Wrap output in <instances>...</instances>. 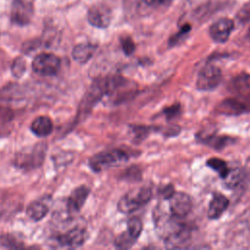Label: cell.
<instances>
[{"label":"cell","instance_id":"1","mask_svg":"<svg viewBox=\"0 0 250 250\" xmlns=\"http://www.w3.org/2000/svg\"><path fill=\"white\" fill-rule=\"evenodd\" d=\"M129 155L121 149H110L102 151L89 159V166L95 172H102L104 170L119 166L127 162Z\"/></svg>","mask_w":250,"mask_h":250},{"label":"cell","instance_id":"2","mask_svg":"<svg viewBox=\"0 0 250 250\" xmlns=\"http://www.w3.org/2000/svg\"><path fill=\"white\" fill-rule=\"evenodd\" d=\"M215 111L221 115L236 116L250 112V92L223 100Z\"/></svg>","mask_w":250,"mask_h":250},{"label":"cell","instance_id":"3","mask_svg":"<svg viewBox=\"0 0 250 250\" xmlns=\"http://www.w3.org/2000/svg\"><path fill=\"white\" fill-rule=\"evenodd\" d=\"M47 150L45 143L35 145L30 150H24L17 154L15 165L22 170H32L42 165Z\"/></svg>","mask_w":250,"mask_h":250},{"label":"cell","instance_id":"4","mask_svg":"<svg viewBox=\"0 0 250 250\" xmlns=\"http://www.w3.org/2000/svg\"><path fill=\"white\" fill-rule=\"evenodd\" d=\"M31 66L33 71L41 76H53L58 73L61 61L54 54L42 53L34 58Z\"/></svg>","mask_w":250,"mask_h":250},{"label":"cell","instance_id":"5","mask_svg":"<svg viewBox=\"0 0 250 250\" xmlns=\"http://www.w3.org/2000/svg\"><path fill=\"white\" fill-rule=\"evenodd\" d=\"M222 81V71L214 64H207L198 73L196 88L200 91H210L215 89Z\"/></svg>","mask_w":250,"mask_h":250},{"label":"cell","instance_id":"6","mask_svg":"<svg viewBox=\"0 0 250 250\" xmlns=\"http://www.w3.org/2000/svg\"><path fill=\"white\" fill-rule=\"evenodd\" d=\"M111 10L105 4H95L87 13V19L90 24L98 28H106L111 21Z\"/></svg>","mask_w":250,"mask_h":250},{"label":"cell","instance_id":"7","mask_svg":"<svg viewBox=\"0 0 250 250\" xmlns=\"http://www.w3.org/2000/svg\"><path fill=\"white\" fill-rule=\"evenodd\" d=\"M169 207L172 216L178 219L187 217L192 208V201L188 194L185 192H176L169 198Z\"/></svg>","mask_w":250,"mask_h":250},{"label":"cell","instance_id":"8","mask_svg":"<svg viewBox=\"0 0 250 250\" xmlns=\"http://www.w3.org/2000/svg\"><path fill=\"white\" fill-rule=\"evenodd\" d=\"M33 16V7L25 0H13L11 7V21L19 25L29 23Z\"/></svg>","mask_w":250,"mask_h":250},{"label":"cell","instance_id":"9","mask_svg":"<svg viewBox=\"0 0 250 250\" xmlns=\"http://www.w3.org/2000/svg\"><path fill=\"white\" fill-rule=\"evenodd\" d=\"M234 28V22L228 18H222L213 22L209 28L210 37L218 43H225Z\"/></svg>","mask_w":250,"mask_h":250},{"label":"cell","instance_id":"10","mask_svg":"<svg viewBox=\"0 0 250 250\" xmlns=\"http://www.w3.org/2000/svg\"><path fill=\"white\" fill-rule=\"evenodd\" d=\"M87 239V232L80 228H74L58 236V244L66 248L80 247Z\"/></svg>","mask_w":250,"mask_h":250},{"label":"cell","instance_id":"11","mask_svg":"<svg viewBox=\"0 0 250 250\" xmlns=\"http://www.w3.org/2000/svg\"><path fill=\"white\" fill-rule=\"evenodd\" d=\"M90 188L86 186H80L73 189L66 200V207L69 213H77L83 207L88 195Z\"/></svg>","mask_w":250,"mask_h":250},{"label":"cell","instance_id":"12","mask_svg":"<svg viewBox=\"0 0 250 250\" xmlns=\"http://www.w3.org/2000/svg\"><path fill=\"white\" fill-rule=\"evenodd\" d=\"M228 206H229V199L226 196H224L221 193L215 194L209 203L208 212H207L208 218L211 220H216L220 218L222 214L226 211Z\"/></svg>","mask_w":250,"mask_h":250},{"label":"cell","instance_id":"13","mask_svg":"<svg viewBox=\"0 0 250 250\" xmlns=\"http://www.w3.org/2000/svg\"><path fill=\"white\" fill-rule=\"evenodd\" d=\"M97 50V45L86 42L77 44L72 50V58L74 61L80 63L87 62L95 54Z\"/></svg>","mask_w":250,"mask_h":250},{"label":"cell","instance_id":"14","mask_svg":"<svg viewBox=\"0 0 250 250\" xmlns=\"http://www.w3.org/2000/svg\"><path fill=\"white\" fill-rule=\"evenodd\" d=\"M229 89L232 94L241 95L250 92V74L241 72L234 76L229 85Z\"/></svg>","mask_w":250,"mask_h":250},{"label":"cell","instance_id":"15","mask_svg":"<svg viewBox=\"0 0 250 250\" xmlns=\"http://www.w3.org/2000/svg\"><path fill=\"white\" fill-rule=\"evenodd\" d=\"M30 130L37 137H47L53 131V122L48 116H38L32 121Z\"/></svg>","mask_w":250,"mask_h":250},{"label":"cell","instance_id":"16","mask_svg":"<svg viewBox=\"0 0 250 250\" xmlns=\"http://www.w3.org/2000/svg\"><path fill=\"white\" fill-rule=\"evenodd\" d=\"M49 212V205L44 199L31 202L26 208V215L33 221L42 220Z\"/></svg>","mask_w":250,"mask_h":250},{"label":"cell","instance_id":"17","mask_svg":"<svg viewBox=\"0 0 250 250\" xmlns=\"http://www.w3.org/2000/svg\"><path fill=\"white\" fill-rule=\"evenodd\" d=\"M199 139L204 145H206L214 149H223L224 147L228 146L229 145H230L233 142V140L229 137L216 136L215 134L201 135Z\"/></svg>","mask_w":250,"mask_h":250},{"label":"cell","instance_id":"18","mask_svg":"<svg viewBox=\"0 0 250 250\" xmlns=\"http://www.w3.org/2000/svg\"><path fill=\"white\" fill-rule=\"evenodd\" d=\"M142 204L139 202L136 194H134V196L132 194H126L121 197L117 203L118 211L124 214L131 213L140 208Z\"/></svg>","mask_w":250,"mask_h":250},{"label":"cell","instance_id":"19","mask_svg":"<svg viewBox=\"0 0 250 250\" xmlns=\"http://www.w3.org/2000/svg\"><path fill=\"white\" fill-rule=\"evenodd\" d=\"M24 247L23 242L13 234H3L0 236V249H20Z\"/></svg>","mask_w":250,"mask_h":250},{"label":"cell","instance_id":"20","mask_svg":"<svg viewBox=\"0 0 250 250\" xmlns=\"http://www.w3.org/2000/svg\"><path fill=\"white\" fill-rule=\"evenodd\" d=\"M206 165L211 169L215 170L222 179H226L229 173V169L228 168L227 163L221 158H217V157L209 158L206 162Z\"/></svg>","mask_w":250,"mask_h":250},{"label":"cell","instance_id":"21","mask_svg":"<svg viewBox=\"0 0 250 250\" xmlns=\"http://www.w3.org/2000/svg\"><path fill=\"white\" fill-rule=\"evenodd\" d=\"M129 234L134 238V239H138L142 233L143 230V223L141 221V219L137 218V217H132L128 220L127 222V229H126Z\"/></svg>","mask_w":250,"mask_h":250},{"label":"cell","instance_id":"22","mask_svg":"<svg viewBox=\"0 0 250 250\" xmlns=\"http://www.w3.org/2000/svg\"><path fill=\"white\" fill-rule=\"evenodd\" d=\"M135 242H136V239H134L126 230L120 233L118 236H116L114 240V245L119 249H128L132 247Z\"/></svg>","mask_w":250,"mask_h":250},{"label":"cell","instance_id":"23","mask_svg":"<svg viewBox=\"0 0 250 250\" xmlns=\"http://www.w3.org/2000/svg\"><path fill=\"white\" fill-rule=\"evenodd\" d=\"M242 179H243V173L241 170L239 169L229 170V173L226 178V186L229 188H236L242 182Z\"/></svg>","mask_w":250,"mask_h":250},{"label":"cell","instance_id":"24","mask_svg":"<svg viewBox=\"0 0 250 250\" xmlns=\"http://www.w3.org/2000/svg\"><path fill=\"white\" fill-rule=\"evenodd\" d=\"M25 70H26V62L23 58L18 57L17 59H15L13 61L12 66H11V71L15 77H17V78L21 77L24 74Z\"/></svg>","mask_w":250,"mask_h":250},{"label":"cell","instance_id":"25","mask_svg":"<svg viewBox=\"0 0 250 250\" xmlns=\"http://www.w3.org/2000/svg\"><path fill=\"white\" fill-rule=\"evenodd\" d=\"M120 44H121V48L123 50V52L125 53V55L130 56L131 54L134 53L136 46L134 41L132 40L131 37L126 36V37H121L120 38Z\"/></svg>","mask_w":250,"mask_h":250},{"label":"cell","instance_id":"26","mask_svg":"<svg viewBox=\"0 0 250 250\" xmlns=\"http://www.w3.org/2000/svg\"><path fill=\"white\" fill-rule=\"evenodd\" d=\"M136 195H137L139 202L142 205H144L150 200L152 193H151V189L149 188H142L140 190H138L136 192Z\"/></svg>","mask_w":250,"mask_h":250},{"label":"cell","instance_id":"27","mask_svg":"<svg viewBox=\"0 0 250 250\" xmlns=\"http://www.w3.org/2000/svg\"><path fill=\"white\" fill-rule=\"evenodd\" d=\"M237 19L240 22H247L250 21V2L246 3L237 13Z\"/></svg>","mask_w":250,"mask_h":250},{"label":"cell","instance_id":"28","mask_svg":"<svg viewBox=\"0 0 250 250\" xmlns=\"http://www.w3.org/2000/svg\"><path fill=\"white\" fill-rule=\"evenodd\" d=\"M163 113L165 114L167 119H172L181 113V105L179 104H175L171 106L165 107L163 109Z\"/></svg>","mask_w":250,"mask_h":250},{"label":"cell","instance_id":"29","mask_svg":"<svg viewBox=\"0 0 250 250\" xmlns=\"http://www.w3.org/2000/svg\"><path fill=\"white\" fill-rule=\"evenodd\" d=\"M190 30V25L189 24H185L184 26H182L181 27V30L178 32V33H176L174 36H172L171 37V39H170V45H175V44H178L179 42H180V40H181V38L184 36V35H186L187 33H188V31Z\"/></svg>","mask_w":250,"mask_h":250},{"label":"cell","instance_id":"30","mask_svg":"<svg viewBox=\"0 0 250 250\" xmlns=\"http://www.w3.org/2000/svg\"><path fill=\"white\" fill-rule=\"evenodd\" d=\"M175 193V190H174V188L172 185H168L166 187L163 188V189L161 190V194L162 196L165 198V199H168Z\"/></svg>","mask_w":250,"mask_h":250},{"label":"cell","instance_id":"31","mask_svg":"<svg viewBox=\"0 0 250 250\" xmlns=\"http://www.w3.org/2000/svg\"><path fill=\"white\" fill-rule=\"evenodd\" d=\"M173 0H150L149 5L153 7H165L172 3Z\"/></svg>","mask_w":250,"mask_h":250}]
</instances>
